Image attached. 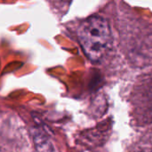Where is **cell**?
<instances>
[{
  "mask_svg": "<svg viewBox=\"0 0 152 152\" xmlns=\"http://www.w3.org/2000/svg\"><path fill=\"white\" fill-rule=\"evenodd\" d=\"M32 137L36 150L38 152H58L52 137L43 128L35 127L32 131Z\"/></svg>",
  "mask_w": 152,
  "mask_h": 152,
  "instance_id": "7a4b0ae2",
  "label": "cell"
},
{
  "mask_svg": "<svg viewBox=\"0 0 152 152\" xmlns=\"http://www.w3.org/2000/svg\"><path fill=\"white\" fill-rule=\"evenodd\" d=\"M77 37L83 52L93 62L102 61L111 48L110 24L100 15H92L83 20L77 29Z\"/></svg>",
  "mask_w": 152,
  "mask_h": 152,
  "instance_id": "6da1fadb",
  "label": "cell"
}]
</instances>
